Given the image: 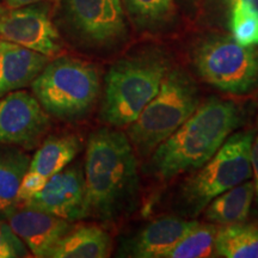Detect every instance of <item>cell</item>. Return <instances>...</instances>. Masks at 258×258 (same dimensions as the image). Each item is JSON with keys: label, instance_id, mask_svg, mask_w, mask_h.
Listing matches in <instances>:
<instances>
[{"label": "cell", "instance_id": "6da1fadb", "mask_svg": "<svg viewBox=\"0 0 258 258\" xmlns=\"http://www.w3.org/2000/svg\"><path fill=\"white\" fill-rule=\"evenodd\" d=\"M84 179L85 218L111 221L134 211L139 196L138 160L127 135L109 128L90 135Z\"/></svg>", "mask_w": 258, "mask_h": 258}, {"label": "cell", "instance_id": "7a4b0ae2", "mask_svg": "<svg viewBox=\"0 0 258 258\" xmlns=\"http://www.w3.org/2000/svg\"><path fill=\"white\" fill-rule=\"evenodd\" d=\"M243 122L244 111L237 103L213 97L200 104L188 120L156 148L150 161L151 172L167 180L199 170Z\"/></svg>", "mask_w": 258, "mask_h": 258}, {"label": "cell", "instance_id": "3957f363", "mask_svg": "<svg viewBox=\"0 0 258 258\" xmlns=\"http://www.w3.org/2000/svg\"><path fill=\"white\" fill-rule=\"evenodd\" d=\"M170 61L158 49L120 59L105 77L101 115L112 127H124L137 120L159 91Z\"/></svg>", "mask_w": 258, "mask_h": 258}, {"label": "cell", "instance_id": "277c9868", "mask_svg": "<svg viewBox=\"0 0 258 258\" xmlns=\"http://www.w3.org/2000/svg\"><path fill=\"white\" fill-rule=\"evenodd\" d=\"M199 105L200 92L192 77L180 67H170L159 91L129 124V141L140 156H148L175 133Z\"/></svg>", "mask_w": 258, "mask_h": 258}, {"label": "cell", "instance_id": "5b68a950", "mask_svg": "<svg viewBox=\"0 0 258 258\" xmlns=\"http://www.w3.org/2000/svg\"><path fill=\"white\" fill-rule=\"evenodd\" d=\"M32 93L48 115L78 120L95 105L101 82L93 64L70 56L48 61L31 83Z\"/></svg>", "mask_w": 258, "mask_h": 258}, {"label": "cell", "instance_id": "8992f818", "mask_svg": "<svg viewBox=\"0 0 258 258\" xmlns=\"http://www.w3.org/2000/svg\"><path fill=\"white\" fill-rule=\"evenodd\" d=\"M254 134L253 129L231 134L217 153L183 183L178 201L186 217H198L213 199L252 178L251 148Z\"/></svg>", "mask_w": 258, "mask_h": 258}, {"label": "cell", "instance_id": "52a82bcc", "mask_svg": "<svg viewBox=\"0 0 258 258\" xmlns=\"http://www.w3.org/2000/svg\"><path fill=\"white\" fill-rule=\"evenodd\" d=\"M191 61L200 78L224 92L244 95L258 86V50L232 36L203 38L194 47Z\"/></svg>", "mask_w": 258, "mask_h": 258}, {"label": "cell", "instance_id": "ba28073f", "mask_svg": "<svg viewBox=\"0 0 258 258\" xmlns=\"http://www.w3.org/2000/svg\"><path fill=\"white\" fill-rule=\"evenodd\" d=\"M66 11L71 27L91 47L116 46L127 35L122 0H66Z\"/></svg>", "mask_w": 258, "mask_h": 258}, {"label": "cell", "instance_id": "9c48e42d", "mask_svg": "<svg viewBox=\"0 0 258 258\" xmlns=\"http://www.w3.org/2000/svg\"><path fill=\"white\" fill-rule=\"evenodd\" d=\"M0 38L48 57L55 56L62 48L59 32L47 10L32 4L4 8L0 14Z\"/></svg>", "mask_w": 258, "mask_h": 258}, {"label": "cell", "instance_id": "30bf717a", "mask_svg": "<svg viewBox=\"0 0 258 258\" xmlns=\"http://www.w3.org/2000/svg\"><path fill=\"white\" fill-rule=\"evenodd\" d=\"M49 128V116L35 96L12 91L0 98V144L32 148Z\"/></svg>", "mask_w": 258, "mask_h": 258}, {"label": "cell", "instance_id": "8fae6325", "mask_svg": "<svg viewBox=\"0 0 258 258\" xmlns=\"http://www.w3.org/2000/svg\"><path fill=\"white\" fill-rule=\"evenodd\" d=\"M85 179L80 166L64 167L21 205L69 221L85 218Z\"/></svg>", "mask_w": 258, "mask_h": 258}, {"label": "cell", "instance_id": "7c38bea8", "mask_svg": "<svg viewBox=\"0 0 258 258\" xmlns=\"http://www.w3.org/2000/svg\"><path fill=\"white\" fill-rule=\"evenodd\" d=\"M79 150L80 141L76 135H54L46 139L30 159L22 179L21 203L42 189L50 177L67 167Z\"/></svg>", "mask_w": 258, "mask_h": 258}, {"label": "cell", "instance_id": "4fadbf2b", "mask_svg": "<svg viewBox=\"0 0 258 258\" xmlns=\"http://www.w3.org/2000/svg\"><path fill=\"white\" fill-rule=\"evenodd\" d=\"M6 220L35 257H49L57 241L73 228L72 221L23 205Z\"/></svg>", "mask_w": 258, "mask_h": 258}, {"label": "cell", "instance_id": "5bb4252c", "mask_svg": "<svg viewBox=\"0 0 258 258\" xmlns=\"http://www.w3.org/2000/svg\"><path fill=\"white\" fill-rule=\"evenodd\" d=\"M199 222L188 219L165 217L147 225L127 244L124 256L160 258L182 239Z\"/></svg>", "mask_w": 258, "mask_h": 258}, {"label": "cell", "instance_id": "9a60e30c", "mask_svg": "<svg viewBox=\"0 0 258 258\" xmlns=\"http://www.w3.org/2000/svg\"><path fill=\"white\" fill-rule=\"evenodd\" d=\"M49 57L0 38V98L31 85Z\"/></svg>", "mask_w": 258, "mask_h": 258}, {"label": "cell", "instance_id": "2e32d148", "mask_svg": "<svg viewBox=\"0 0 258 258\" xmlns=\"http://www.w3.org/2000/svg\"><path fill=\"white\" fill-rule=\"evenodd\" d=\"M30 157L14 145L0 144V220H6L21 205L19 186Z\"/></svg>", "mask_w": 258, "mask_h": 258}, {"label": "cell", "instance_id": "e0dca14e", "mask_svg": "<svg viewBox=\"0 0 258 258\" xmlns=\"http://www.w3.org/2000/svg\"><path fill=\"white\" fill-rule=\"evenodd\" d=\"M110 235L98 226L72 228L50 251L51 258H105L110 256Z\"/></svg>", "mask_w": 258, "mask_h": 258}, {"label": "cell", "instance_id": "ac0fdd59", "mask_svg": "<svg viewBox=\"0 0 258 258\" xmlns=\"http://www.w3.org/2000/svg\"><path fill=\"white\" fill-rule=\"evenodd\" d=\"M253 199V180H245L213 199L205 208L206 219L221 226L244 222L249 217Z\"/></svg>", "mask_w": 258, "mask_h": 258}, {"label": "cell", "instance_id": "d6986e66", "mask_svg": "<svg viewBox=\"0 0 258 258\" xmlns=\"http://www.w3.org/2000/svg\"><path fill=\"white\" fill-rule=\"evenodd\" d=\"M214 251L226 258H258V226L243 222L221 226L215 235Z\"/></svg>", "mask_w": 258, "mask_h": 258}, {"label": "cell", "instance_id": "ffe728a7", "mask_svg": "<svg viewBox=\"0 0 258 258\" xmlns=\"http://www.w3.org/2000/svg\"><path fill=\"white\" fill-rule=\"evenodd\" d=\"M134 23L144 29H159L175 17L173 0H122Z\"/></svg>", "mask_w": 258, "mask_h": 258}, {"label": "cell", "instance_id": "44dd1931", "mask_svg": "<svg viewBox=\"0 0 258 258\" xmlns=\"http://www.w3.org/2000/svg\"><path fill=\"white\" fill-rule=\"evenodd\" d=\"M217 228L213 224H199L191 228L165 258H205L211 257L214 251Z\"/></svg>", "mask_w": 258, "mask_h": 258}, {"label": "cell", "instance_id": "7402d4cb", "mask_svg": "<svg viewBox=\"0 0 258 258\" xmlns=\"http://www.w3.org/2000/svg\"><path fill=\"white\" fill-rule=\"evenodd\" d=\"M228 25L232 37L246 47L258 46V11L246 5L228 9Z\"/></svg>", "mask_w": 258, "mask_h": 258}, {"label": "cell", "instance_id": "603a6c76", "mask_svg": "<svg viewBox=\"0 0 258 258\" xmlns=\"http://www.w3.org/2000/svg\"><path fill=\"white\" fill-rule=\"evenodd\" d=\"M29 249L15 233L8 220H0V258L28 257Z\"/></svg>", "mask_w": 258, "mask_h": 258}, {"label": "cell", "instance_id": "cb8c5ba5", "mask_svg": "<svg viewBox=\"0 0 258 258\" xmlns=\"http://www.w3.org/2000/svg\"><path fill=\"white\" fill-rule=\"evenodd\" d=\"M251 166H252V177L254 183V198L258 205V129L257 134H254V139L251 148Z\"/></svg>", "mask_w": 258, "mask_h": 258}, {"label": "cell", "instance_id": "d4e9b609", "mask_svg": "<svg viewBox=\"0 0 258 258\" xmlns=\"http://www.w3.org/2000/svg\"><path fill=\"white\" fill-rule=\"evenodd\" d=\"M44 2V0H4L5 8L8 9H16V8H22V6L27 5H34L36 3Z\"/></svg>", "mask_w": 258, "mask_h": 258}, {"label": "cell", "instance_id": "484cf974", "mask_svg": "<svg viewBox=\"0 0 258 258\" xmlns=\"http://www.w3.org/2000/svg\"><path fill=\"white\" fill-rule=\"evenodd\" d=\"M224 2L228 9L234 5H246L258 11V0H224Z\"/></svg>", "mask_w": 258, "mask_h": 258}, {"label": "cell", "instance_id": "4316f807", "mask_svg": "<svg viewBox=\"0 0 258 258\" xmlns=\"http://www.w3.org/2000/svg\"><path fill=\"white\" fill-rule=\"evenodd\" d=\"M4 8H5V6H0V14H2L3 10H4Z\"/></svg>", "mask_w": 258, "mask_h": 258}]
</instances>
